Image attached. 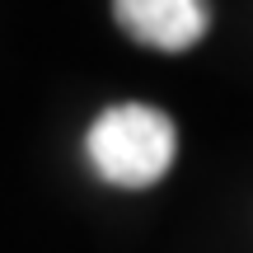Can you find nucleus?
<instances>
[{
	"label": "nucleus",
	"instance_id": "obj_1",
	"mask_svg": "<svg viewBox=\"0 0 253 253\" xmlns=\"http://www.w3.org/2000/svg\"><path fill=\"white\" fill-rule=\"evenodd\" d=\"M89 164L113 188H150L178 160V126L150 103H113L84 136Z\"/></svg>",
	"mask_w": 253,
	"mask_h": 253
},
{
	"label": "nucleus",
	"instance_id": "obj_2",
	"mask_svg": "<svg viewBox=\"0 0 253 253\" xmlns=\"http://www.w3.org/2000/svg\"><path fill=\"white\" fill-rule=\"evenodd\" d=\"M113 19L131 42L155 52H188L207 38L211 5L207 0H113Z\"/></svg>",
	"mask_w": 253,
	"mask_h": 253
}]
</instances>
